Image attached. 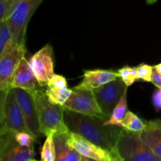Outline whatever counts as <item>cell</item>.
Instances as JSON below:
<instances>
[{
    "label": "cell",
    "mask_w": 161,
    "mask_h": 161,
    "mask_svg": "<svg viewBox=\"0 0 161 161\" xmlns=\"http://www.w3.org/2000/svg\"><path fill=\"white\" fill-rule=\"evenodd\" d=\"M64 119L69 130L106 149L117 159L116 142L119 127L104 126L103 121L97 118L67 109H64Z\"/></svg>",
    "instance_id": "1"
},
{
    "label": "cell",
    "mask_w": 161,
    "mask_h": 161,
    "mask_svg": "<svg viewBox=\"0 0 161 161\" xmlns=\"http://www.w3.org/2000/svg\"><path fill=\"white\" fill-rule=\"evenodd\" d=\"M43 87H39L32 92L37 107L40 129L42 135L48 136L65 135L69 131L64 119V108L61 105L50 102L46 95Z\"/></svg>",
    "instance_id": "2"
},
{
    "label": "cell",
    "mask_w": 161,
    "mask_h": 161,
    "mask_svg": "<svg viewBox=\"0 0 161 161\" xmlns=\"http://www.w3.org/2000/svg\"><path fill=\"white\" fill-rule=\"evenodd\" d=\"M116 156L120 161H161L142 141L138 133L119 128L116 142Z\"/></svg>",
    "instance_id": "3"
},
{
    "label": "cell",
    "mask_w": 161,
    "mask_h": 161,
    "mask_svg": "<svg viewBox=\"0 0 161 161\" xmlns=\"http://www.w3.org/2000/svg\"><path fill=\"white\" fill-rule=\"evenodd\" d=\"M44 0H18L11 9L6 21L10 29L12 40L25 46L28 25L31 17Z\"/></svg>",
    "instance_id": "4"
},
{
    "label": "cell",
    "mask_w": 161,
    "mask_h": 161,
    "mask_svg": "<svg viewBox=\"0 0 161 161\" xmlns=\"http://www.w3.org/2000/svg\"><path fill=\"white\" fill-rule=\"evenodd\" d=\"M25 46L16 43L11 39L0 55V91L12 88L14 73L20 60L25 56Z\"/></svg>",
    "instance_id": "5"
},
{
    "label": "cell",
    "mask_w": 161,
    "mask_h": 161,
    "mask_svg": "<svg viewBox=\"0 0 161 161\" xmlns=\"http://www.w3.org/2000/svg\"><path fill=\"white\" fill-rule=\"evenodd\" d=\"M64 109L95 117L103 122L109 118L99 107L93 91L72 88L69 99L62 105Z\"/></svg>",
    "instance_id": "6"
},
{
    "label": "cell",
    "mask_w": 161,
    "mask_h": 161,
    "mask_svg": "<svg viewBox=\"0 0 161 161\" xmlns=\"http://www.w3.org/2000/svg\"><path fill=\"white\" fill-rule=\"evenodd\" d=\"M31 69L41 87L47 86L49 80L54 74V53L50 43L35 53L29 60Z\"/></svg>",
    "instance_id": "7"
},
{
    "label": "cell",
    "mask_w": 161,
    "mask_h": 161,
    "mask_svg": "<svg viewBox=\"0 0 161 161\" xmlns=\"http://www.w3.org/2000/svg\"><path fill=\"white\" fill-rule=\"evenodd\" d=\"M67 144L82 156L92 160L117 161L115 156L106 149L91 142L81 135L69 130L64 135Z\"/></svg>",
    "instance_id": "8"
},
{
    "label": "cell",
    "mask_w": 161,
    "mask_h": 161,
    "mask_svg": "<svg viewBox=\"0 0 161 161\" xmlns=\"http://www.w3.org/2000/svg\"><path fill=\"white\" fill-rule=\"evenodd\" d=\"M34 147H24L18 144L14 132L7 130L0 135V161L36 160Z\"/></svg>",
    "instance_id": "9"
},
{
    "label": "cell",
    "mask_w": 161,
    "mask_h": 161,
    "mask_svg": "<svg viewBox=\"0 0 161 161\" xmlns=\"http://www.w3.org/2000/svg\"><path fill=\"white\" fill-rule=\"evenodd\" d=\"M16 97L23 114L28 132L37 139L42 135L40 129L37 107L34 96L29 91L20 88H14Z\"/></svg>",
    "instance_id": "10"
},
{
    "label": "cell",
    "mask_w": 161,
    "mask_h": 161,
    "mask_svg": "<svg viewBox=\"0 0 161 161\" xmlns=\"http://www.w3.org/2000/svg\"><path fill=\"white\" fill-rule=\"evenodd\" d=\"M127 87L119 77L93 90L96 101L103 113L108 116H111L113 108L122 97Z\"/></svg>",
    "instance_id": "11"
},
{
    "label": "cell",
    "mask_w": 161,
    "mask_h": 161,
    "mask_svg": "<svg viewBox=\"0 0 161 161\" xmlns=\"http://www.w3.org/2000/svg\"><path fill=\"white\" fill-rule=\"evenodd\" d=\"M4 124L6 129L11 131L28 132L14 88H10L6 92L4 105Z\"/></svg>",
    "instance_id": "12"
},
{
    "label": "cell",
    "mask_w": 161,
    "mask_h": 161,
    "mask_svg": "<svg viewBox=\"0 0 161 161\" xmlns=\"http://www.w3.org/2000/svg\"><path fill=\"white\" fill-rule=\"evenodd\" d=\"M39 87V82L31 69L29 61L25 56L20 60L15 71L12 88H20L32 93Z\"/></svg>",
    "instance_id": "13"
},
{
    "label": "cell",
    "mask_w": 161,
    "mask_h": 161,
    "mask_svg": "<svg viewBox=\"0 0 161 161\" xmlns=\"http://www.w3.org/2000/svg\"><path fill=\"white\" fill-rule=\"evenodd\" d=\"M117 72L104 69H94V70H85L83 79L81 83L74 86L75 89L93 91L107 83L119 78Z\"/></svg>",
    "instance_id": "14"
},
{
    "label": "cell",
    "mask_w": 161,
    "mask_h": 161,
    "mask_svg": "<svg viewBox=\"0 0 161 161\" xmlns=\"http://www.w3.org/2000/svg\"><path fill=\"white\" fill-rule=\"evenodd\" d=\"M138 135L142 141L161 159V119L146 120V127Z\"/></svg>",
    "instance_id": "15"
},
{
    "label": "cell",
    "mask_w": 161,
    "mask_h": 161,
    "mask_svg": "<svg viewBox=\"0 0 161 161\" xmlns=\"http://www.w3.org/2000/svg\"><path fill=\"white\" fill-rule=\"evenodd\" d=\"M56 161H91L82 156L66 142L64 135H54Z\"/></svg>",
    "instance_id": "16"
},
{
    "label": "cell",
    "mask_w": 161,
    "mask_h": 161,
    "mask_svg": "<svg viewBox=\"0 0 161 161\" xmlns=\"http://www.w3.org/2000/svg\"><path fill=\"white\" fill-rule=\"evenodd\" d=\"M127 87L124 91L122 97L115 108H113V113L107 120L103 122L104 126H115V127H121L122 121L125 116L127 110Z\"/></svg>",
    "instance_id": "17"
},
{
    "label": "cell",
    "mask_w": 161,
    "mask_h": 161,
    "mask_svg": "<svg viewBox=\"0 0 161 161\" xmlns=\"http://www.w3.org/2000/svg\"><path fill=\"white\" fill-rule=\"evenodd\" d=\"M121 127L129 131L139 133L146 127V120L142 119L132 112L127 111L122 121Z\"/></svg>",
    "instance_id": "18"
},
{
    "label": "cell",
    "mask_w": 161,
    "mask_h": 161,
    "mask_svg": "<svg viewBox=\"0 0 161 161\" xmlns=\"http://www.w3.org/2000/svg\"><path fill=\"white\" fill-rule=\"evenodd\" d=\"M46 95L50 102L55 105H59L62 106L66 101L69 99L72 89L68 87L64 88H52L47 87L45 91Z\"/></svg>",
    "instance_id": "19"
},
{
    "label": "cell",
    "mask_w": 161,
    "mask_h": 161,
    "mask_svg": "<svg viewBox=\"0 0 161 161\" xmlns=\"http://www.w3.org/2000/svg\"><path fill=\"white\" fill-rule=\"evenodd\" d=\"M54 134L51 133L47 136L43 146L41 149V160L43 161H56Z\"/></svg>",
    "instance_id": "20"
},
{
    "label": "cell",
    "mask_w": 161,
    "mask_h": 161,
    "mask_svg": "<svg viewBox=\"0 0 161 161\" xmlns=\"http://www.w3.org/2000/svg\"><path fill=\"white\" fill-rule=\"evenodd\" d=\"M117 72L119 73V78L122 80V81L127 87L133 85L136 80H138L137 67L124 66L119 69Z\"/></svg>",
    "instance_id": "21"
},
{
    "label": "cell",
    "mask_w": 161,
    "mask_h": 161,
    "mask_svg": "<svg viewBox=\"0 0 161 161\" xmlns=\"http://www.w3.org/2000/svg\"><path fill=\"white\" fill-rule=\"evenodd\" d=\"M11 39H12V35H11L10 29L7 21L5 19L0 21V55L4 50L6 44Z\"/></svg>",
    "instance_id": "22"
},
{
    "label": "cell",
    "mask_w": 161,
    "mask_h": 161,
    "mask_svg": "<svg viewBox=\"0 0 161 161\" xmlns=\"http://www.w3.org/2000/svg\"><path fill=\"white\" fill-rule=\"evenodd\" d=\"M14 137L18 144L24 147H34V143L37 141L35 137L27 131L14 132Z\"/></svg>",
    "instance_id": "23"
},
{
    "label": "cell",
    "mask_w": 161,
    "mask_h": 161,
    "mask_svg": "<svg viewBox=\"0 0 161 161\" xmlns=\"http://www.w3.org/2000/svg\"><path fill=\"white\" fill-rule=\"evenodd\" d=\"M153 70V67L147 64H142L137 67V72H138V80L147 82H151L152 78V73Z\"/></svg>",
    "instance_id": "24"
},
{
    "label": "cell",
    "mask_w": 161,
    "mask_h": 161,
    "mask_svg": "<svg viewBox=\"0 0 161 161\" xmlns=\"http://www.w3.org/2000/svg\"><path fill=\"white\" fill-rule=\"evenodd\" d=\"M47 86L52 88H64L68 87V83L65 77L63 75L53 74V76L49 80Z\"/></svg>",
    "instance_id": "25"
},
{
    "label": "cell",
    "mask_w": 161,
    "mask_h": 161,
    "mask_svg": "<svg viewBox=\"0 0 161 161\" xmlns=\"http://www.w3.org/2000/svg\"><path fill=\"white\" fill-rule=\"evenodd\" d=\"M18 0H0V21L6 19L11 9Z\"/></svg>",
    "instance_id": "26"
},
{
    "label": "cell",
    "mask_w": 161,
    "mask_h": 161,
    "mask_svg": "<svg viewBox=\"0 0 161 161\" xmlns=\"http://www.w3.org/2000/svg\"><path fill=\"white\" fill-rule=\"evenodd\" d=\"M7 91H0V124H4V105Z\"/></svg>",
    "instance_id": "27"
},
{
    "label": "cell",
    "mask_w": 161,
    "mask_h": 161,
    "mask_svg": "<svg viewBox=\"0 0 161 161\" xmlns=\"http://www.w3.org/2000/svg\"><path fill=\"white\" fill-rule=\"evenodd\" d=\"M151 83H153L157 88L161 89V74L159 73V72L154 69V68H153V70Z\"/></svg>",
    "instance_id": "28"
},
{
    "label": "cell",
    "mask_w": 161,
    "mask_h": 161,
    "mask_svg": "<svg viewBox=\"0 0 161 161\" xmlns=\"http://www.w3.org/2000/svg\"><path fill=\"white\" fill-rule=\"evenodd\" d=\"M153 102L157 109H161V89H159L155 91L153 96Z\"/></svg>",
    "instance_id": "29"
},
{
    "label": "cell",
    "mask_w": 161,
    "mask_h": 161,
    "mask_svg": "<svg viewBox=\"0 0 161 161\" xmlns=\"http://www.w3.org/2000/svg\"><path fill=\"white\" fill-rule=\"evenodd\" d=\"M7 130L6 126H5V124H0V135L4 132H6Z\"/></svg>",
    "instance_id": "30"
},
{
    "label": "cell",
    "mask_w": 161,
    "mask_h": 161,
    "mask_svg": "<svg viewBox=\"0 0 161 161\" xmlns=\"http://www.w3.org/2000/svg\"><path fill=\"white\" fill-rule=\"evenodd\" d=\"M153 68L156 69V70L157 71V72H159V73L161 74V63H160V64H157V65L153 66Z\"/></svg>",
    "instance_id": "31"
},
{
    "label": "cell",
    "mask_w": 161,
    "mask_h": 161,
    "mask_svg": "<svg viewBox=\"0 0 161 161\" xmlns=\"http://www.w3.org/2000/svg\"><path fill=\"white\" fill-rule=\"evenodd\" d=\"M157 1H158V0H146V3L149 5H153L154 4V3H157Z\"/></svg>",
    "instance_id": "32"
}]
</instances>
